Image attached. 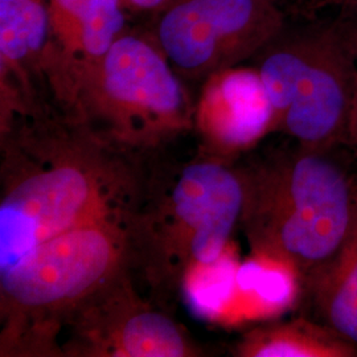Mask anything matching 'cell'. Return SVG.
Wrapping results in <instances>:
<instances>
[{"instance_id": "1", "label": "cell", "mask_w": 357, "mask_h": 357, "mask_svg": "<svg viewBox=\"0 0 357 357\" xmlns=\"http://www.w3.org/2000/svg\"><path fill=\"white\" fill-rule=\"evenodd\" d=\"M4 132L0 271L38 249L135 227L143 181L128 153L70 119Z\"/></svg>"}, {"instance_id": "2", "label": "cell", "mask_w": 357, "mask_h": 357, "mask_svg": "<svg viewBox=\"0 0 357 357\" xmlns=\"http://www.w3.org/2000/svg\"><path fill=\"white\" fill-rule=\"evenodd\" d=\"M330 151L296 143L238 169L253 253L303 284L336 255L357 215V181Z\"/></svg>"}, {"instance_id": "3", "label": "cell", "mask_w": 357, "mask_h": 357, "mask_svg": "<svg viewBox=\"0 0 357 357\" xmlns=\"http://www.w3.org/2000/svg\"><path fill=\"white\" fill-rule=\"evenodd\" d=\"M243 178L206 155L143 190L132 236V261L158 289H176L192 268L228 252L243 217Z\"/></svg>"}, {"instance_id": "4", "label": "cell", "mask_w": 357, "mask_h": 357, "mask_svg": "<svg viewBox=\"0 0 357 357\" xmlns=\"http://www.w3.org/2000/svg\"><path fill=\"white\" fill-rule=\"evenodd\" d=\"M61 103L100 139L130 153L155 149L193 128L195 107L153 38L123 32L84 68Z\"/></svg>"}, {"instance_id": "5", "label": "cell", "mask_w": 357, "mask_h": 357, "mask_svg": "<svg viewBox=\"0 0 357 357\" xmlns=\"http://www.w3.org/2000/svg\"><path fill=\"white\" fill-rule=\"evenodd\" d=\"M257 69L274 112L273 131L306 147L347 146L357 103L351 26L282 32L258 54Z\"/></svg>"}, {"instance_id": "6", "label": "cell", "mask_w": 357, "mask_h": 357, "mask_svg": "<svg viewBox=\"0 0 357 357\" xmlns=\"http://www.w3.org/2000/svg\"><path fill=\"white\" fill-rule=\"evenodd\" d=\"M284 28L277 0H174L153 38L178 77L206 79L257 56Z\"/></svg>"}, {"instance_id": "7", "label": "cell", "mask_w": 357, "mask_h": 357, "mask_svg": "<svg viewBox=\"0 0 357 357\" xmlns=\"http://www.w3.org/2000/svg\"><path fill=\"white\" fill-rule=\"evenodd\" d=\"M66 355L101 357H185L197 349L165 312L143 302L128 273L91 295L72 314Z\"/></svg>"}, {"instance_id": "8", "label": "cell", "mask_w": 357, "mask_h": 357, "mask_svg": "<svg viewBox=\"0 0 357 357\" xmlns=\"http://www.w3.org/2000/svg\"><path fill=\"white\" fill-rule=\"evenodd\" d=\"M204 81L193 128L206 155L227 160L273 131L274 112L257 68L231 66Z\"/></svg>"}, {"instance_id": "9", "label": "cell", "mask_w": 357, "mask_h": 357, "mask_svg": "<svg viewBox=\"0 0 357 357\" xmlns=\"http://www.w3.org/2000/svg\"><path fill=\"white\" fill-rule=\"evenodd\" d=\"M50 45L41 72L61 102L77 75L110 50L125 29L122 0H47Z\"/></svg>"}, {"instance_id": "10", "label": "cell", "mask_w": 357, "mask_h": 357, "mask_svg": "<svg viewBox=\"0 0 357 357\" xmlns=\"http://www.w3.org/2000/svg\"><path fill=\"white\" fill-rule=\"evenodd\" d=\"M50 45L47 0H0L1 113L35 112L31 77L43 76Z\"/></svg>"}, {"instance_id": "11", "label": "cell", "mask_w": 357, "mask_h": 357, "mask_svg": "<svg viewBox=\"0 0 357 357\" xmlns=\"http://www.w3.org/2000/svg\"><path fill=\"white\" fill-rule=\"evenodd\" d=\"M305 287L319 321L357 347V215L340 249Z\"/></svg>"}, {"instance_id": "12", "label": "cell", "mask_w": 357, "mask_h": 357, "mask_svg": "<svg viewBox=\"0 0 357 357\" xmlns=\"http://www.w3.org/2000/svg\"><path fill=\"white\" fill-rule=\"evenodd\" d=\"M240 357H357V347L321 321L295 319L248 332Z\"/></svg>"}, {"instance_id": "13", "label": "cell", "mask_w": 357, "mask_h": 357, "mask_svg": "<svg viewBox=\"0 0 357 357\" xmlns=\"http://www.w3.org/2000/svg\"><path fill=\"white\" fill-rule=\"evenodd\" d=\"M172 1L174 0H122V3H126L138 11H147L156 15L166 10Z\"/></svg>"}, {"instance_id": "14", "label": "cell", "mask_w": 357, "mask_h": 357, "mask_svg": "<svg viewBox=\"0 0 357 357\" xmlns=\"http://www.w3.org/2000/svg\"><path fill=\"white\" fill-rule=\"evenodd\" d=\"M327 7H357V0H310L311 10Z\"/></svg>"}, {"instance_id": "15", "label": "cell", "mask_w": 357, "mask_h": 357, "mask_svg": "<svg viewBox=\"0 0 357 357\" xmlns=\"http://www.w3.org/2000/svg\"><path fill=\"white\" fill-rule=\"evenodd\" d=\"M347 147L352 149L357 155V103L355 107V113L352 118V123L349 128V135H348V141H347Z\"/></svg>"}, {"instance_id": "16", "label": "cell", "mask_w": 357, "mask_h": 357, "mask_svg": "<svg viewBox=\"0 0 357 357\" xmlns=\"http://www.w3.org/2000/svg\"><path fill=\"white\" fill-rule=\"evenodd\" d=\"M352 29V40H354V47L357 56V26L356 28H351Z\"/></svg>"}, {"instance_id": "17", "label": "cell", "mask_w": 357, "mask_h": 357, "mask_svg": "<svg viewBox=\"0 0 357 357\" xmlns=\"http://www.w3.org/2000/svg\"><path fill=\"white\" fill-rule=\"evenodd\" d=\"M277 1H280V0H277Z\"/></svg>"}]
</instances>
